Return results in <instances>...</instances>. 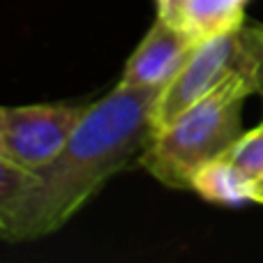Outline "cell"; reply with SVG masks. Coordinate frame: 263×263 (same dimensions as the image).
<instances>
[{"label":"cell","instance_id":"1","mask_svg":"<svg viewBox=\"0 0 263 263\" xmlns=\"http://www.w3.org/2000/svg\"><path fill=\"white\" fill-rule=\"evenodd\" d=\"M162 86H118L90 104L81 123L49 164L35 168L30 192L0 213L5 242L55 233L129 162L155 134L153 111Z\"/></svg>","mask_w":263,"mask_h":263},{"label":"cell","instance_id":"2","mask_svg":"<svg viewBox=\"0 0 263 263\" xmlns=\"http://www.w3.org/2000/svg\"><path fill=\"white\" fill-rule=\"evenodd\" d=\"M256 92V74L238 72L155 132L139 164L171 190L194 192V178L242 136V106Z\"/></svg>","mask_w":263,"mask_h":263},{"label":"cell","instance_id":"3","mask_svg":"<svg viewBox=\"0 0 263 263\" xmlns=\"http://www.w3.org/2000/svg\"><path fill=\"white\" fill-rule=\"evenodd\" d=\"M238 72L256 74V58L245 32V21L233 30L201 42L182 69L162 88L153 111L155 132L185 114L210 90Z\"/></svg>","mask_w":263,"mask_h":263},{"label":"cell","instance_id":"4","mask_svg":"<svg viewBox=\"0 0 263 263\" xmlns=\"http://www.w3.org/2000/svg\"><path fill=\"white\" fill-rule=\"evenodd\" d=\"M86 109L67 102L5 106L0 111V159L30 171L49 164L65 148Z\"/></svg>","mask_w":263,"mask_h":263},{"label":"cell","instance_id":"5","mask_svg":"<svg viewBox=\"0 0 263 263\" xmlns=\"http://www.w3.org/2000/svg\"><path fill=\"white\" fill-rule=\"evenodd\" d=\"M263 173V123L242 132V136L205 164L194 178V192L201 199L219 205H240L250 201V185Z\"/></svg>","mask_w":263,"mask_h":263},{"label":"cell","instance_id":"6","mask_svg":"<svg viewBox=\"0 0 263 263\" xmlns=\"http://www.w3.org/2000/svg\"><path fill=\"white\" fill-rule=\"evenodd\" d=\"M201 42L178 23L157 16V21L145 32L143 42L125 63L123 86H166L192 58Z\"/></svg>","mask_w":263,"mask_h":263},{"label":"cell","instance_id":"7","mask_svg":"<svg viewBox=\"0 0 263 263\" xmlns=\"http://www.w3.org/2000/svg\"><path fill=\"white\" fill-rule=\"evenodd\" d=\"M245 21V0H190L180 26L196 42H205Z\"/></svg>","mask_w":263,"mask_h":263},{"label":"cell","instance_id":"8","mask_svg":"<svg viewBox=\"0 0 263 263\" xmlns=\"http://www.w3.org/2000/svg\"><path fill=\"white\" fill-rule=\"evenodd\" d=\"M245 32L256 58V92L263 100V23L247 21L245 18Z\"/></svg>","mask_w":263,"mask_h":263},{"label":"cell","instance_id":"9","mask_svg":"<svg viewBox=\"0 0 263 263\" xmlns=\"http://www.w3.org/2000/svg\"><path fill=\"white\" fill-rule=\"evenodd\" d=\"M187 3H190V0H157V16L180 26V16H182V12H185Z\"/></svg>","mask_w":263,"mask_h":263},{"label":"cell","instance_id":"10","mask_svg":"<svg viewBox=\"0 0 263 263\" xmlns=\"http://www.w3.org/2000/svg\"><path fill=\"white\" fill-rule=\"evenodd\" d=\"M250 201L263 205V173L252 180V185H250Z\"/></svg>","mask_w":263,"mask_h":263}]
</instances>
